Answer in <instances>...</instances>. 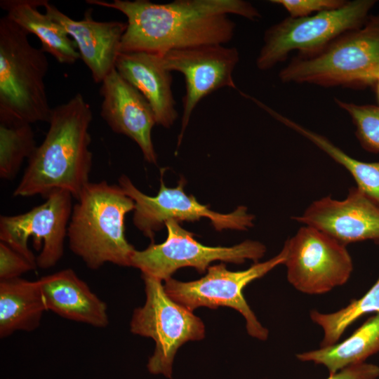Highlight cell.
<instances>
[{
	"mask_svg": "<svg viewBox=\"0 0 379 379\" xmlns=\"http://www.w3.org/2000/svg\"><path fill=\"white\" fill-rule=\"evenodd\" d=\"M88 4L117 10L127 18L120 53L163 55L172 50L222 44L234 36L230 14L250 20L261 18L243 0H175L157 4L147 0H87Z\"/></svg>",
	"mask_w": 379,
	"mask_h": 379,
	"instance_id": "cell-1",
	"label": "cell"
},
{
	"mask_svg": "<svg viewBox=\"0 0 379 379\" xmlns=\"http://www.w3.org/2000/svg\"><path fill=\"white\" fill-rule=\"evenodd\" d=\"M90 105L78 93L52 109L46 136L28 159L13 197H44L65 190L77 199L89 181L93 164Z\"/></svg>",
	"mask_w": 379,
	"mask_h": 379,
	"instance_id": "cell-2",
	"label": "cell"
},
{
	"mask_svg": "<svg viewBox=\"0 0 379 379\" xmlns=\"http://www.w3.org/2000/svg\"><path fill=\"white\" fill-rule=\"evenodd\" d=\"M73 206L67 228L69 249L91 270L106 263L131 266L134 247L125 236V217L134 201L119 185L89 182Z\"/></svg>",
	"mask_w": 379,
	"mask_h": 379,
	"instance_id": "cell-3",
	"label": "cell"
},
{
	"mask_svg": "<svg viewBox=\"0 0 379 379\" xmlns=\"http://www.w3.org/2000/svg\"><path fill=\"white\" fill-rule=\"evenodd\" d=\"M283 83L361 88L379 78V15L347 32L319 52L298 55L279 73Z\"/></svg>",
	"mask_w": 379,
	"mask_h": 379,
	"instance_id": "cell-4",
	"label": "cell"
},
{
	"mask_svg": "<svg viewBox=\"0 0 379 379\" xmlns=\"http://www.w3.org/2000/svg\"><path fill=\"white\" fill-rule=\"evenodd\" d=\"M29 35L6 15L0 19V116L48 123L53 109L44 82L48 61Z\"/></svg>",
	"mask_w": 379,
	"mask_h": 379,
	"instance_id": "cell-5",
	"label": "cell"
},
{
	"mask_svg": "<svg viewBox=\"0 0 379 379\" xmlns=\"http://www.w3.org/2000/svg\"><path fill=\"white\" fill-rule=\"evenodd\" d=\"M372 0L347 1L341 8L307 17H288L272 25L264 34L263 45L255 65L261 71L284 61L288 54H314L342 34L362 27L366 22Z\"/></svg>",
	"mask_w": 379,
	"mask_h": 379,
	"instance_id": "cell-6",
	"label": "cell"
},
{
	"mask_svg": "<svg viewBox=\"0 0 379 379\" xmlns=\"http://www.w3.org/2000/svg\"><path fill=\"white\" fill-rule=\"evenodd\" d=\"M146 301L133 312L131 331L155 342V350L147 368L154 374L171 378L175 354L178 348L190 340H199L205 335V326L192 311L172 300L166 293L161 281L142 274Z\"/></svg>",
	"mask_w": 379,
	"mask_h": 379,
	"instance_id": "cell-7",
	"label": "cell"
},
{
	"mask_svg": "<svg viewBox=\"0 0 379 379\" xmlns=\"http://www.w3.org/2000/svg\"><path fill=\"white\" fill-rule=\"evenodd\" d=\"M72 195L55 190L31 210L0 218V241L43 270L55 266L64 253L72 212Z\"/></svg>",
	"mask_w": 379,
	"mask_h": 379,
	"instance_id": "cell-8",
	"label": "cell"
},
{
	"mask_svg": "<svg viewBox=\"0 0 379 379\" xmlns=\"http://www.w3.org/2000/svg\"><path fill=\"white\" fill-rule=\"evenodd\" d=\"M286 258V248L284 246L276 256L263 262H255L246 270L229 271L225 264L220 263L208 267L207 274L196 281L183 282L170 278L165 281L164 288L172 300L190 311L199 307L215 309L227 306L235 309L245 318L248 333L265 340L269 331L255 316L242 291L250 282L284 264Z\"/></svg>",
	"mask_w": 379,
	"mask_h": 379,
	"instance_id": "cell-9",
	"label": "cell"
},
{
	"mask_svg": "<svg viewBox=\"0 0 379 379\" xmlns=\"http://www.w3.org/2000/svg\"><path fill=\"white\" fill-rule=\"evenodd\" d=\"M168 237L164 242L151 244L146 249L135 251L131 266L139 269L142 274L166 281L178 269L194 267L199 273L208 268L215 260L241 264L246 260L258 262L266 251L265 245L246 240L231 246H207L194 239V234L183 229L175 220L166 222Z\"/></svg>",
	"mask_w": 379,
	"mask_h": 379,
	"instance_id": "cell-10",
	"label": "cell"
},
{
	"mask_svg": "<svg viewBox=\"0 0 379 379\" xmlns=\"http://www.w3.org/2000/svg\"><path fill=\"white\" fill-rule=\"evenodd\" d=\"M288 282L300 292L319 295L344 285L353 270L346 246L304 225L284 245Z\"/></svg>",
	"mask_w": 379,
	"mask_h": 379,
	"instance_id": "cell-11",
	"label": "cell"
},
{
	"mask_svg": "<svg viewBox=\"0 0 379 379\" xmlns=\"http://www.w3.org/2000/svg\"><path fill=\"white\" fill-rule=\"evenodd\" d=\"M175 187L165 185L162 178L157 194L148 196L140 191L125 175L119 178V185L135 202L133 223L143 234L153 241L155 232L161 229L166 222L197 221L208 218L217 230L225 229L246 230L253 226L254 215L247 212V208L239 206L230 213L222 214L200 204L193 195L184 192L185 180L181 178Z\"/></svg>",
	"mask_w": 379,
	"mask_h": 379,
	"instance_id": "cell-12",
	"label": "cell"
},
{
	"mask_svg": "<svg viewBox=\"0 0 379 379\" xmlns=\"http://www.w3.org/2000/svg\"><path fill=\"white\" fill-rule=\"evenodd\" d=\"M159 55L167 70L179 72L185 77L179 145L192 113L204 97L222 88H237L233 72L239 53L235 47L214 44L172 50Z\"/></svg>",
	"mask_w": 379,
	"mask_h": 379,
	"instance_id": "cell-13",
	"label": "cell"
},
{
	"mask_svg": "<svg viewBox=\"0 0 379 379\" xmlns=\"http://www.w3.org/2000/svg\"><path fill=\"white\" fill-rule=\"evenodd\" d=\"M293 218L345 246L366 240L379 244V204L357 187L350 188L342 200L330 196L315 200Z\"/></svg>",
	"mask_w": 379,
	"mask_h": 379,
	"instance_id": "cell-14",
	"label": "cell"
},
{
	"mask_svg": "<svg viewBox=\"0 0 379 379\" xmlns=\"http://www.w3.org/2000/svg\"><path fill=\"white\" fill-rule=\"evenodd\" d=\"M101 117L116 133L126 135L140 148L145 159L157 164L152 140L156 124L152 108L145 98L114 69L101 83Z\"/></svg>",
	"mask_w": 379,
	"mask_h": 379,
	"instance_id": "cell-15",
	"label": "cell"
},
{
	"mask_svg": "<svg viewBox=\"0 0 379 379\" xmlns=\"http://www.w3.org/2000/svg\"><path fill=\"white\" fill-rule=\"evenodd\" d=\"M43 6L46 13L58 22L74 40L81 59L89 69L93 81L101 84L115 69L126 23L96 21L92 17V9L85 13L82 20H76L47 0Z\"/></svg>",
	"mask_w": 379,
	"mask_h": 379,
	"instance_id": "cell-16",
	"label": "cell"
},
{
	"mask_svg": "<svg viewBox=\"0 0 379 379\" xmlns=\"http://www.w3.org/2000/svg\"><path fill=\"white\" fill-rule=\"evenodd\" d=\"M115 69L145 98L156 124L171 127L178 117L171 88L173 77L159 55L147 52L119 53Z\"/></svg>",
	"mask_w": 379,
	"mask_h": 379,
	"instance_id": "cell-17",
	"label": "cell"
},
{
	"mask_svg": "<svg viewBox=\"0 0 379 379\" xmlns=\"http://www.w3.org/2000/svg\"><path fill=\"white\" fill-rule=\"evenodd\" d=\"M47 310L96 328L109 324L107 307L70 268L39 279Z\"/></svg>",
	"mask_w": 379,
	"mask_h": 379,
	"instance_id": "cell-18",
	"label": "cell"
},
{
	"mask_svg": "<svg viewBox=\"0 0 379 379\" xmlns=\"http://www.w3.org/2000/svg\"><path fill=\"white\" fill-rule=\"evenodd\" d=\"M45 0H1L6 16L29 34L36 35L41 48L58 62L73 65L81 59L77 45L65 29L46 13L39 11Z\"/></svg>",
	"mask_w": 379,
	"mask_h": 379,
	"instance_id": "cell-19",
	"label": "cell"
},
{
	"mask_svg": "<svg viewBox=\"0 0 379 379\" xmlns=\"http://www.w3.org/2000/svg\"><path fill=\"white\" fill-rule=\"evenodd\" d=\"M48 311L39 280L20 277L0 281V337L33 331Z\"/></svg>",
	"mask_w": 379,
	"mask_h": 379,
	"instance_id": "cell-20",
	"label": "cell"
},
{
	"mask_svg": "<svg viewBox=\"0 0 379 379\" xmlns=\"http://www.w3.org/2000/svg\"><path fill=\"white\" fill-rule=\"evenodd\" d=\"M379 352V313L368 319L348 338L332 346L297 354L302 361L324 366L333 375L352 365L364 362Z\"/></svg>",
	"mask_w": 379,
	"mask_h": 379,
	"instance_id": "cell-21",
	"label": "cell"
},
{
	"mask_svg": "<svg viewBox=\"0 0 379 379\" xmlns=\"http://www.w3.org/2000/svg\"><path fill=\"white\" fill-rule=\"evenodd\" d=\"M266 112L277 120L302 135L343 166L352 175L357 187L379 204V162H364L352 158L327 138L300 125L270 107Z\"/></svg>",
	"mask_w": 379,
	"mask_h": 379,
	"instance_id": "cell-22",
	"label": "cell"
},
{
	"mask_svg": "<svg viewBox=\"0 0 379 379\" xmlns=\"http://www.w3.org/2000/svg\"><path fill=\"white\" fill-rule=\"evenodd\" d=\"M31 124L0 116V177L12 180L36 148Z\"/></svg>",
	"mask_w": 379,
	"mask_h": 379,
	"instance_id": "cell-23",
	"label": "cell"
},
{
	"mask_svg": "<svg viewBox=\"0 0 379 379\" xmlns=\"http://www.w3.org/2000/svg\"><path fill=\"white\" fill-rule=\"evenodd\" d=\"M368 313H379V277L372 287L360 298L332 313L312 310L310 318L323 331L320 347L332 346L339 340L347 327Z\"/></svg>",
	"mask_w": 379,
	"mask_h": 379,
	"instance_id": "cell-24",
	"label": "cell"
},
{
	"mask_svg": "<svg viewBox=\"0 0 379 379\" xmlns=\"http://www.w3.org/2000/svg\"><path fill=\"white\" fill-rule=\"evenodd\" d=\"M335 101L351 117L361 146L369 152L379 153V107L359 105L338 99Z\"/></svg>",
	"mask_w": 379,
	"mask_h": 379,
	"instance_id": "cell-25",
	"label": "cell"
},
{
	"mask_svg": "<svg viewBox=\"0 0 379 379\" xmlns=\"http://www.w3.org/2000/svg\"><path fill=\"white\" fill-rule=\"evenodd\" d=\"M36 267V264L0 241V281L19 278Z\"/></svg>",
	"mask_w": 379,
	"mask_h": 379,
	"instance_id": "cell-26",
	"label": "cell"
},
{
	"mask_svg": "<svg viewBox=\"0 0 379 379\" xmlns=\"http://www.w3.org/2000/svg\"><path fill=\"white\" fill-rule=\"evenodd\" d=\"M273 4L284 7L292 18H301L343 6L345 0H272Z\"/></svg>",
	"mask_w": 379,
	"mask_h": 379,
	"instance_id": "cell-27",
	"label": "cell"
},
{
	"mask_svg": "<svg viewBox=\"0 0 379 379\" xmlns=\"http://www.w3.org/2000/svg\"><path fill=\"white\" fill-rule=\"evenodd\" d=\"M378 377V366L363 362L346 367L330 375L327 379H377Z\"/></svg>",
	"mask_w": 379,
	"mask_h": 379,
	"instance_id": "cell-28",
	"label": "cell"
},
{
	"mask_svg": "<svg viewBox=\"0 0 379 379\" xmlns=\"http://www.w3.org/2000/svg\"><path fill=\"white\" fill-rule=\"evenodd\" d=\"M377 84H378V95H379V78L378 79Z\"/></svg>",
	"mask_w": 379,
	"mask_h": 379,
	"instance_id": "cell-29",
	"label": "cell"
}]
</instances>
